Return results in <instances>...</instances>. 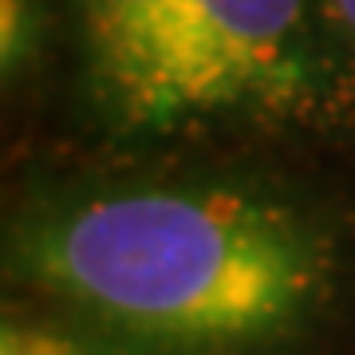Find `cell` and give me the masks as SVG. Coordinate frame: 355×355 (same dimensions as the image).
Masks as SVG:
<instances>
[{
    "label": "cell",
    "instance_id": "obj_1",
    "mask_svg": "<svg viewBox=\"0 0 355 355\" xmlns=\"http://www.w3.org/2000/svg\"><path fill=\"white\" fill-rule=\"evenodd\" d=\"M28 284L103 328L162 347H253L312 312L328 257L288 205L221 186L114 190L36 217Z\"/></svg>",
    "mask_w": 355,
    "mask_h": 355
},
{
    "label": "cell",
    "instance_id": "obj_2",
    "mask_svg": "<svg viewBox=\"0 0 355 355\" xmlns=\"http://www.w3.org/2000/svg\"><path fill=\"white\" fill-rule=\"evenodd\" d=\"M308 79V0H186L178 123L268 107Z\"/></svg>",
    "mask_w": 355,
    "mask_h": 355
},
{
    "label": "cell",
    "instance_id": "obj_3",
    "mask_svg": "<svg viewBox=\"0 0 355 355\" xmlns=\"http://www.w3.org/2000/svg\"><path fill=\"white\" fill-rule=\"evenodd\" d=\"M103 95L130 127L178 123L186 0H76Z\"/></svg>",
    "mask_w": 355,
    "mask_h": 355
},
{
    "label": "cell",
    "instance_id": "obj_4",
    "mask_svg": "<svg viewBox=\"0 0 355 355\" xmlns=\"http://www.w3.org/2000/svg\"><path fill=\"white\" fill-rule=\"evenodd\" d=\"M32 44H36L32 4L28 0H0V55H4V71L8 76L28 60Z\"/></svg>",
    "mask_w": 355,
    "mask_h": 355
},
{
    "label": "cell",
    "instance_id": "obj_5",
    "mask_svg": "<svg viewBox=\"0 0 355 355\" xmlns=\"http://www.w3.org/2000/svg\"><path fill=\"white\" fill-rule=\"evenodd\" d=\"M4 355H83L79 343L71 340H60L51 331H40V328H4Z\"/></svg>",
    "mask_w": 355,
    "mask_h": 355
},
{
    "label": "cell",
    "instance_id": "obj_6",
    "mask_svg": "<svg viewBox=\"0 0 355 355\" xmlns=\"http://www.w3.org/2000/svg\"><path fill=\"white\" fill-rule=\"evenodd\" d=\"M336 4V16H340V24L347 28V36L355 40V0H331Z\"/></svg>",
    "mask_w": 355,
    "mask_h": 355
}]
</instances>
